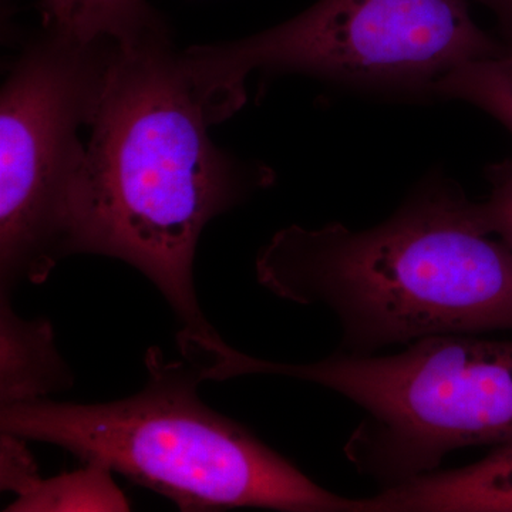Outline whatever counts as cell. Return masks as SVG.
<instances>
[{
    "label": "cell",
    "instance_id": "cell-12",
    "mask_svg": "<svg viewBox=\"0 0 512 512\" xmlns=\"http://www.w3.org/2000/svg\"><path fill=\"white\" fill-rule=\"evenodd\" d=\"M35 458L26 447V440L2 433L0 440V487L3 491L25 494L39 480Z\"/></svg>",
    "mask_w": 512,
    "mask_h": 512
},
{
    "label": "cell",
    "instance_id": "cell-10",
    "mask_svg": "<svg viewBox=\"0 0 512 512\" xmlns=\"http://www.w3.org/2000/svg\"><path fill=\"white\" fill-rule=\"evenodd\" d=\"M114 471L97 461L53 478L40 477L6 512L130 511L126 495L117 487Z\"/></svg>",
    "mask_w": 512,
    "mask_h": 512
},
{
    "label": "cell",
    "instance_id": "cell-7",
    "mask_svg": "<svg viewBox=\"0 0 512 512\" xmlns=\"http://www.w3.org/2000/svg\"><path fill=\"white\" fill-rule=\"evenodd\" d=\"M370 512H512V441L483 460L384 487Z\"/></svg>",
    "mask_w": 512,
    "mask_h": 512
},
{
    "label": "cell",
    "instance_id": "cell-2",
    "mask_svg": "<svg viewBox=\"0 0 512 512\" xmlns=\"http://www.w3.org/2000/svg\"><path fill=\"white\" fill-rule=\"evenodd\" d=\"M256 278L285 301L326 306L353 353L512 330V251L448 184L426 185L370 229H282L259 251Z\"/></svg>",
    "mask_w": 512,
    "mask_h": 512
},
{
    "label": "cell",
    "instance_id": "cell-9",
    "mask_svg": "<svg viewBox=\"0 0 512 512\" xmlns=\"http://www.w3.org/2000/svg\"><path fill=\"white\" fill-rule=\"evenodd\" d=\"M45 28L84 43L111 40L137 46L167 37L160 13L147 0H40Z\"/></svg>",
    "mask_w": 512,
    "mask_h": 512
},
{
    "label": "cell",
    "instance_id": "cell-11",
    "mask_svg": "<svg viewBox=\"0 0 512 512\" xmlns=\"http://www.w3.org/2000/svg\"><path fill=\"white\" fill-rule=\"evenodd\" d=\"M431 93L474 104L500 121L512 136V55L487 57L448 73ZM512 171V158L498 165Z\"/></svg>",
    "mask_w": 512,
    "mask_h": 512
},
{
    "label": "cell",
    "instance_id": "cell-13",
    "mask_svg": "<svg viewBox=\"0 0 512 512\" xmlns=\"http://www.w3.org/2000/svg\"><path fill=\"white\" fill-rule=\"evenodd\" d=\"M494 191L488 201L477 204L485 229L512 251V171L494 167Z\"/></svg>",
    "mask_w": 512,
    "mask_h": 512
},
{
    "label": "cell",
    "instance_id": "cell-14",
    "mask_svg": "<svg viewBox=\"0 0 512 512\" xmlns=\"http://www.w3.org/2000/svg\"><path fill=\"white\" fill-rule=\"evenodd\" d=\"M480 2L493 10L504 28L512 32V0H480Z\"/></svg>",
    "mask_w": 512,
    "mask_h": 512
},
{
    "label": "cell",
    "instance_id": "cell-1",
    "mask_svg": "<svg viewBox=\"0 0 512 512\" xmlns=\"http://www.w3.org/2000/svg\"><path fill=\"white\" fill-rule=\"evenodd\" d=\"M183 52L170 36L120 46L86 144L67 218V255L120 259L147 276L183 322L215 333L195 295V249L205 225L274 173L221 151Z\"/></svg>",
    "mask_w": 512,
    "mask_h": 512
},
{
    "label": "cell",
    "instance_id": "cell-8",
    "mask_svg": "<svg viewBox=\"0 0 512 512\" xmlns=\"http://www.w3.org/2000/svg\"><path fill=\"white\" fill-rule=\"evenodd\" d=\"M72 372L57 352L52 323L25 320L0 292V407L32 403L69 389Z\"/></svg>",
    "mask_w": 512,
    "mask_h": 512
},
{
    "label": "cell",
    "instance_id": "cell-3",
    "mask_svg": "<svg viewBox=\"0 0 512 512\" xmlns=\"http://www.w3.org/2000/svg\"><path fill=\"white\" fill-rule=\"evenodd\" d=\"M146 366L150 377L134 396L3 406L0 430L55 444L83 463L104 464L181 511L366 512L367 498L330 493L237 421L202 403V379L190 363L168 362L151 348Z\"/></svg>",
    "mask_w": 512,
    "mask_h": 512
},
{
    "label": "cell",
    "instance_id": "cell-4",
    "mask_svg": "<svg viewBox=\"0 0 512 512\" xmlns=\"http://www.w3.org/2000/svg\"><path fill=\"white\" fill-rule=\"evenodd\" d=\"M293 377L328 387L366 416L350 436V463L384 487L433 473L451 451L512 441V340L430 336L390 356L336 353L306 365L255 359L222 342L205 376Z\"/></svg>",
    "mask_w": 512,
    "mask_h": 512
},
{
    "label": "cell",
    "instance_id": "cell-6",
    "mask_svg": "<svg viewBox=\"0 0 512 512\" xmlns=\"http://www.w3.org/2000/svg\"><path fill=\"white\" fill-rule=\"evenodd\" d=\"M45 28L0 93V284H43L67 255V218L92 126L119 50Z\"/></svg>",
    "mask_w": 512,
    "mask_h": 512
},
{
    "label": "cell",
    "instance_id": "cell-5",
    "mask_svg": "<svg viewBox=\"0 0 512 512\" xmlns=\"http://www.w3.org/2000/svg\"><path fill=\"white\" fill-rule=\"evenodd\" d=\"M501 53L471 18L467 0H319L289 22L190 47L183 59L215 124L241 109L254 72L431 93L463 64Z\"/></svg>",
    "mask_w": 512,
    "mask_h": 512
}]
</instances>
